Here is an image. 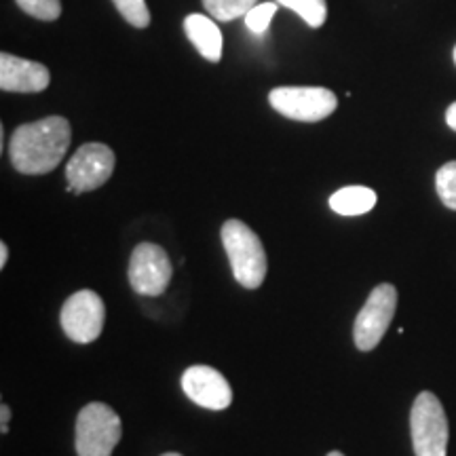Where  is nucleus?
<instances>
[{
  "label": "nucleus",
  "mask_w": 456,
  "mask_h": 456,
  "mask_svg": "<svg viewBox=\"0 0 456 456\" xmlns=\"http://www.w3.org/2000/svg\"><path fill=\"white\" fill-rule=\"evenodd\" d=\"M72 129L64 117H45L20 125L9 142L11 165L26 175L51 174L66 157Z\"/></svg>",
  "instance_id": "obj_1"
},
{
  "label": "nucleus",
  "mask_w": 456,
  "mask_h": 456,
  "mask_svg": "<svg viewBox=\"0 0 456 456\" xmlns=\"http://www.w3.org/2000/svg\"><path fill=\"white\" fill-rule=\"evenodd\" d=\"M222 245L237 281L245 289L260 288L266 277V252L260 237L245 222L226 220L222 224Z\"/></svg>",
  "instance_id": "obj_2"
},
{
  "label": "nucleus",
  "mask_w": 456,
  "mask_h": 456,
  "mask_svg": "<svg viewBox=\"0 0 456 456\" xmlns=\"http://www.w3.org/2000/svg\"><path fill=\"white\" fill-rule=\"evenodd\" d=\"M121 436V419L108 403H87L77 416L74 446L78 456H112Z\"/></svg>",
  "instance_id": "obj_3"
},
{
  "label": "nucleus",
  "mask_w": 456,
  "mask_h": 456,
  "mask_svg": "<svg viewBox=\"0 0 456 456\" xmlns=\"http://www.w3.org/2000/svg\"><path fill=\"white\" fill-rule=\"evenodd\" d=\"M410 433L416 456H446L448 419L442 402L431 391L419 393L410 410Z\"/></svg>",
  "instance_id": "obj_4"
},
{
  "label": "nucleus",
  "mask_w": 456,
  "mask_h": 456,
  "mask_svg": "<svg viewBox=\"0 0 456 456\" xmlns=\"http://www.w3.org/2000/svg\"><path fill=\"white\" fill-rule=\"evenodd\" d=\"M397 311V289L391 283H380L368 296L366 305L357 313L353 338L359 351H372L383 340Z\"/></svg>",
  "instance_id": "obj_5"
},
{
  "label": "nucleus",
  "mask_w": 456,
  "mask_h": 456,
  "mask_svg": "<svg viewBox=\"0 0 456 456\" xmlns=\"http://www.w3.org/2000/svg\"><path fill=\"white\" fill-rule=\"evenodd\" d=\"M106 322V306L94 289L74 292L64 302L60 313V323L64 334L78 345H89L98 340Z\"/></svg>",
  "instance_id": "obj_6"
},
{
  "label": "nucleus",
  "mask_w": 456,
  "mask_h": 456,
  "mask_svg": "<svg viewBox=\"0 0 456 456\" xmlns=\"http://www.w3.org/2000/svg\"><path fill=\"white\" fill-rule=\"evenodd\" d=\"M279 114L300 123H319L336 110L338 100L326 87H277L269 94Z\"/></svg>",
  "instance_id": "obj_7"
},
{
  "label": "nucleus",
  "mask_w": 456,
  "mask_h": 456,
  "mask_svg": "<svg viewBox=\"0 0 456 456\" xmlns=\"http://www.w3.org/2000/svg\"><path fill=\"white\" fill-rule=\"evenodd\" d=\"M114 163H117V159H114L110 146L100 144V142L83 144L66 165L68 192L81 195V192L104 186L110 180Z\"/></svg>",
  "instance_id": "obj_8"
},
{
  "label": "nucleus",
  "mask_w": 456,
  "mask_h": 456,
  "mask_svg": "<svg viewBox=\"0 0 456 456\" xmlns=\"http://www.w3.org/2000/svg\"><path fill=\"white\" fill-rule=\"evenodd\" d=\"M129 283L140 296H161L174 275V266L161 245L140 243L131 252Z\"/></svg>",
  "instance_id": "obj_9"
},
{
  "label": "nucleus",
  "mask_w": 456,
  "mask_h": 456,
  "mask_svg": "<svg viewBox=\"0 0 456 456\" xmlns=\"http://www.w3.org/2000/svg\"><path fill=\"white\" fill-rule=\"evenodd\" d=\"M182 391L191 402L208 410H226L232 403L228 380L212 366H191L182 374Z\"/></svg>",
  "instance_id": "obj_10"
},
{
  "label": "nucleus",
  "mask_w": 456,
  "mask_h": 456,
  "mask_svg": "<svg viewBox=\"0 0 456 456\" xmlns=\"http://www.w3.org/2000/svg\"><path fill=\"white\" fill-rule=\"evenodd\" d=\"M51 74L38 61L21 60L11 53L0 55V89L9 94H41L49 87Z\"/></svg>",
  "instance_id": "obj_11"
},
{
  "label": "nucleus",
  "mask_w": 456,
  "mask_h": 456,
  "mask_svg": "<svg viewBox=\"0 0 456 456\" xmlns=\"http://www.w3.org/2000/svg\"><path fill=\"white\" fill-rule=\"evenodd\" d=\"M184 32L205 60L218 64L222 60V32L212 17L201 13L186 15Z\"/></svg>",
  "instance_id": "obj_12"
},
{
  "label": "nucleus",
  "mask_w": 456,
  "mask_h": 456,
  "mask_svg": "<svg viewBox=\"0 0 456 456\" xmlns=\"http://www.w3.org/2000/svg\"><path fill=\"white\" fill-rule=\"evenodd\" d=\"M376 192L368 186H345L330 197V208L338 216H363L372 212Z\"/></svg>",
  "instance_id": "obj_13"
},
{
  "label": "nucleus",
  "mask_w": 456,
  "mask_h": 456,
  "mask_svg": "<svg viewBox=\"0 0 456 456\" xmlns=\"http://www.w3.org/2000/svg\"><path fill=\"white\" fill-rule=\"evenodd\" d=\"M256 4L258 0H203L205 11L218 21H232L237 17H245Z\"/></svg>",
  "instance_id": "obj_14"
},
{
  "label": "nucleus",
  "mask_w": 456,
  "mask_h": 456,
  "mask_svg": "<svg viewBox=\"0 0 456 456\" xmlns=\"http://www.w3.org/2000/svg\"><path fill=\"white\" fill-rule=\"evenodd\" d=\"M277 4L296 11V13H298L311 28H322L326 24V17H328L326 0H277Z\"/></svg>",
  "instance_id": "obj_15"
},
{
  "label": "nucleus",
  "mask_w": 456,
  "mask_h": 456,
  "mask_svg": "<svg viewBox=\"0 0 456 456\" xmlns=\"http://www.w3.org/2000/svg\"><path fill=\"white\" fill-rule=\"evenodd\" d=\"M436 191L442 203L456 212V161H450L437 169Z\"/></svg>",
  "instance_id": "obj_16"
},
{
  "label": "nucleus",
  "mask_w": 456,
  "mask_h": 456,
  "mask_svg": "<svg viewBox=\"0 0 456 456\" xmlns=\"http://www.w3.org/2000/svg\"><path fill=\"white\" fill-rule=\"evenodd\" d=\"M118 13L125 17L134 28L151 26V11L146 7V0H112Z\"/></svg>",
  "instance_id": "obj_17"
},
{
  "label": "nucleus",
  "mask_w": 456,
  "mask_h": 456,
  "mask_svg": "<svg viewBox=\"0 0 456 456\" xmlns=\"http://www.w3.org/2000/svg\"><path fill=\"white\" fill-rule=\"evenodd\" d=\"M17 7L28 13L34 20L55 21L61 15L60 0H15Z\"/></svg>",
  "instance_id": "obj_18"
},
{
  "label": "nucleus",
  "mask_w": 456,
  "mask_h": 456,
  "mask_svg": "<svg viewBox=\"0 0 456 456\" xmlns=\"http://www.w3.org/2000/svg\"><path fill=\"white\" fill-rule=\"evenodd\" d=\"M277 13V3H258L256 7L245 15V26L252 34H265L269 30L273 17Z\"/></svg>",
  "instance_id": "obj_19"
},
{
  "label": "nucleus",
  "mask_w": 456,
  "mask_h": 456,
  "mask_svg": "<svg viewBox=\"0 0 456 456\" xmlns=\"http://www.w3.org/2000/svg\"><path fill=\"white\" fill-rule=\"evenodd\" d=\"M9 420H11V410L7 403H3V406H0V431L3 433L9 431Z\"/></svg>",
  "instance_id": "obj_20"
},
{
  "label": "nucleus",
  "mask_w": 456,
  "mask_h": 456,
  "mask_svg": "<svg viewBox=\"0 0 456 456\" xmlns=\"http://www.w3.org/2000/svg\"><path fill=\"white\" fill-rule=\"evenodd\" d=\"M446 123H448L450 129L456 131V102H454V104L448 106V110H446Z\"/></svg>",
  "instance_id": "obj_21"
},
{
  "label": "nucleus",
  "mask_w": 456,
  "mask_h": 456,
  "mask_svg": "<svg viewBox=\"0 0 456 456\" xmlns=\"http://www.w3.org/2000/svg\"><path fill=\"white\" fill-rule=\"evenodd\" d=\"M7 260H9L7 243H0V269H4V266H7Z\"/></svg>",
  "instance_id": "obj_22"
},
{
  "label": "nucleus",
  "mask_w": 456,
  "mask_h": 456,
  "mask_svg": "<svg viewBox=\"0 0 456 456\" xmlns=\"http://www.w3.org/2000/svg\"><path fill=\"white\" fill-rule=\"evenodd\" d=\"M328 456H345L342 452H338V450H334V452H330Z\"/></svg>",
  "instance_id": "obj_23"
},
{
  "label": "nucleus",
  "mask_w": 456,
  "mask_h": 456,
  "mask_svg": "<svg viewBox=\"0 0 456 456\" xmlns=\"http://www.w3.org/2000/svg\"><path fill=\"white\" fill-rule=\"evenodd\" d=\"M161 456H182V454H178V452H167V454H161Z\"/></svg>",
  "instance_id": "obj_24"
},
{
  "label": "nucleus",
  "mask_w": 456,
  "mask_h": 456,
  "mask_svg": "<svg viewBox=\"0 0 456 456\" xmlns=\"http://www.w3.org/2000/svg\"><path fill=\"white\" fill-rule=\"evenodd\" d=\"M452 57H454V64H456V47H454V53H452Z\"/></svg>",
  "instance_id": "obj_25"
}]
</instances>
